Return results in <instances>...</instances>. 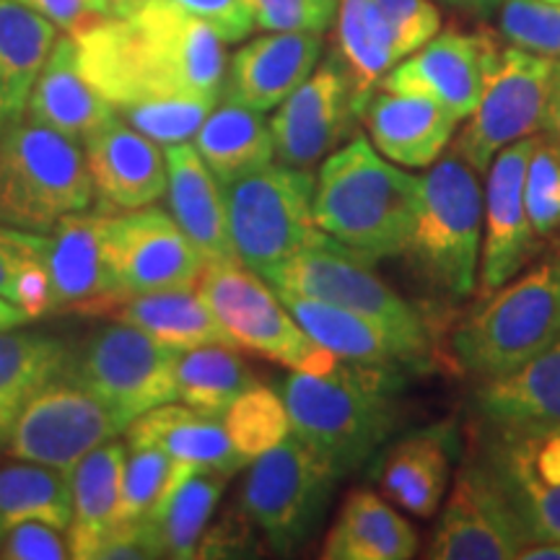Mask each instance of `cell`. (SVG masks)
<instances>
[{"label": "cell", "mask_w": 560, "mask_h": 560, "mask_svg": "<svg viewBox=\"0 0 560 560\" xmlns=\"http://www.w3.org/2000/svg\"><path fill=\"white\" fill-rule=\"evenodd\" d=\"M195 149L221 185L262 170L276 156V143L262 112L234 102H223L210 112L195 132Z\"/></svg>", "instance_id": "37"}, {"label": "cell", "mask_w": 560, "mask_h": 560, "mask_svg": "<svg viewBox=\"0 0 560 560\" xmlns=\"http://www.w3.org/2000/svg\"><path fill=\"white\" fill-rule=\"evenodd\" d=\"M125 454L128 444L117 439L104 441L70 470L73 520L66 529L70 558L94 560L104 537L120 522Z\"/></svg>", "instance_id": "29"}, {"label": "cell", "mask_w": 560, "mask_h": 560, "mask_svg": "<svg viewBox=\"0 0 560 560\" xmlns=\"http://www.w3.org/2000/svg\"><path fill=\"white\" fill-rule=\"evenodd\" d=\"M26 322H32L30 314H26L21 306L11 304L9 299L0 296V332L5 330H16V327L26 325Z\"/></svg>", "instance_id": "54"}, {"label": "cell", "mask_w": 560, "mask_h": 560, "mask_svg": "<svg viewBox=\"0 0 560 560\" xmlns=\"http://www.w3.org/2000/svg\"><path fill=\"white\" fill-rule=\"evenodd\" d=\"M128 420L66 374L42 387L13 423L3 452L11 459L73 470L75 462L128 431Z\"/></svg>", "instance_id": "12"}, {"label": "cell", "mask_w": 560, "mask_h": 560, "mask_svg": "<svg viewBox=\"0 0 560 560\" xmlns=\"http://www.w3.org/2000/svg\"><path fill=\"white\" fill-rule=\"evenodd\" d=\"M359 112L353 107V86L338 55H330L289 100L278 104L270 120L276 156L289 166L312 170L330 156L353 128Z\"/></svg>", "instance_id": "18"}, {"label": "cell", "mask_w": 560, "mask_h": 560, "mask_svg": "<svg viewBox=\"0 0 560 560\" xmlns=\"http://www.w3.org/2000/svg\"><path fill=\"white\" fill-rule=\"evenodd\" d=\"M501 50L488 32H441L384 75L380 89L420 94L444 104L457 120L470 117L482 100Z\"/></svg>", "instance_id": "17"}, {"label": "cell", "mask_w": 560, "mask_h": 560, "mask_svg": "<svg viewBox=\"0 0 560 560\" xmlns=\"http://www.w3.org/2000/svg\"><path fill=\"white\" fill-rule=\"evenodd\" d=\"M325 39L314 32H268L234 52L223 81V100L270 112L312 75Z\"/></svg>", "instance_id": "22"}, {"label": "cell", "mask_w": 560, "mask_h": 560, "mask_svg": "<svg viewBox=\"0 0 560 560\" xmlns=\"http://www.w3.org/2000/svg\"><path fill=\"white\" fill-rule=\"evenodd\" d=\"M522 560H560V542H532L520 552Z\"/></svg>", "instance_id": "56"}, {"label": "cell", "mask_w": 560, "mask_h": 560, "mask_svg": "<svg viewBox=\"0 0 560 560\" xmlns=\"http://www.w3.org/2000/svg\"><path fill=\"white\" fill-rule=\"evenodd\" d=\"M109 206L79 210L45 231L42 262L50 278V314L75 312L100 317L104 306L120 299L104 260V221Z\"/></svg>", "instance_id": "20"}, {"label": "cell", "mask_w": 560, "mask_h": 560, "mask_svg": "<svg viewBox=\"0 0 560 560\" xmlns=\"http://www.w3.org/2000/svg\"><path fill=\"white\" fill-rule=\"evenodd\" d=\"M255 548V524L242 509L231 511L215 527L206 529L198 545V558H240Z\"/></svg>", "instance_id": "50"}, {"label": "cell", "mask_w": 560, "mask_h": 560, "mask_svg": "<svg viewBox=\"0 0 560 560\" xmlns=\"http://www.w3.org/2000/svg\"><path fill=\"white\" fill-rule=\"evenodd\" d=\"M314 185L317 177L310 170L283 161L223 182L236 260L265 278L296 252L317 244L325 231L314 221Z\"/></svg>", "instance_id": "6"}, {"label": "cell", "mask_w": 560, "mask_h": 560, "mask_svg": "<svg viewBox=\"0 0 560 560\" xmlns=\"http://www.w3.org/2000/svg\"><path fill=\"white\" fill-rule=\"evenodd\" d=\"M16 3L37 11L39 16L50 19L58 30L68 34L86 30L91 21L100 19L91 11L89 0H16Z\"/></svg>", "instance_id": "52"}, {"label": "cell", "mask_w": 560, "mask_h": 560, "mask_svg": "<svg viewBox=\"0 0 560 560\" xmlns=\"http://www.w3.org/2000/svg\"><path fill=\"white\" fill-rule=\"evenodd\" d=\"M535 138H522L516 143L495 153L488 166V185L482 195V236L480 255V293L499 291L511 278L524 270L532 257L537 255L535 229L527 215L524 202V179Z\"/></svg>", "instance_id": "19"}, {"label": "cell", "mask_w": 560, "mask_h": 560, "mask_svg": "<svg viewBox=\"0 0 560 560\" xmlns=\"http://www.w3.org/2000/svg\"><path fill=\"white\" fill-rule=\"evenodd\" d=\"M338 55L353 86V107L361 112L380 89L384 75L397 66L395 37L376 0H340Z\"/></svg>", "instance_id": "36"}, {"label": "cell", "mask_w": 560, "mask_h": 560, "mask_svg": "<svg viewBox=\"0 0 560 560\" xmlns=\"http://www.w3.org/2000/svg\"><path fill=\"white\" fill-rule=\"evenodd\" d=\"M560 340V257L509 280L454 332L462 369L478 380H493L520 369Z\"/></svg>", "instance_id": "4"}, {"label": "cell", "mask_w": 560, "mask_h": 560, "mask_svg": "<svg viewBox=\"0 0 560 560\" xmlns=\"http://www.w3.org/2000/svg\"><path fill=\"white\" fill-rule=\"evenodd\" d=\"M558 257H560V244H558Z\"/></svg>", "instance_id": "58"}, {"label": "cell", "mask_w": 560, "mask_h": 560, "mask_svg": "<svg viewBox=\"0 0 560 560\" xmlns=\"http://www.w3.org/2000/svg\"><path fill=\"white\" fill-rule=\"evenodd\" d=\"M265 280L278 293H293V296L342 306L348 312L382 322L402 338L429 348V335L418 312L376 276L369 257L359 255L332 236L325 234L317 244L296 252L276 270H270Z\"/></svg>", "instance_id": "10"}, {"label": "cell", "mask_w": 560, "mask_h": 560, "mask_svg": "<svg viewBox=\"0 0 560 560\" xmlns=\"http://www.w3.org/2000/svg\"><path fill=\"white\" fill-rule=\"evenodd\" d=\"M552 3H560V0H552Z\"/></svg>", "instance_id": "59"}, {"label": "cell", "mask_w": 560, "mask_h": 560, "mask_svg": "<svg viewBox=\"0 0 560 560\" xmlns=\"http://www.w3.org/2000/svg\"><path fill=\"white\" fill-rule=\"evenodd\" d=\"M128 439L151 441L174 462L200 470L236 475L249 462L231 444L221 418L206 416L187 405H159L128 425Z\"/></svg>", "instance_id": "30"}, {"label": "cell", "mask_w": 560, "mask_h": 560, "mask_svg": "<svg viewBox=\"0 0 560 560\" xmlns=\"http://www.w3.org/2000/svg\"><path fill=\"white\" fill-rule=\"evenodd\" d=\"M174 459L151 441L128 439L122 472L120 522L149 520L156 506L164 501L166 490L174 480ZM117 522V524H120Z\"/></svg>", "instance_id": "41"}, {"label": "cell", "mask_w": 560, "mask_h": 560, "mask_svg": "<svg viewBox=\"0 0 560 560\" xmlns=\"http://www.w3.org/2000/svg\"><path fill=\"white\" fill-rule=\"evenodd\" d=\"M45 522H19L0 535V560H66L68 537Z\"/></svg>", "instance_id": "47"}, {"label": "cell", "mask_w": 560, "mask_h": 560, "mask_svg": "<svg viewBox=\"0 0 560 560\" xmlns=\"http://www.w3.org/2000/svg\"><path fill=\"white\" fill-rule=\"evenodd\" d=\"M104 260L117 296L198 283L202 255L164 208H109Z\"/></svg>", "instance_id": "15"}, {"label": "cell", "mask_w": 560, "mask_h": 560, "mask_svg": "<svg viewBox=\"0 0 560 560\" xmlns=\"http://www.w3.org/2000/svg\"><path fill=\"white\" fill-rule=\"evenodd\" d=\"M138 3L140 0H89L91 11H94L100 19L125 16V13H130Z\"/></svg>", "instance_id": "55"}, {"label": "cell", "mask_w": 560, "mask_h": 560, "mask_svg": "<svg viewBox=\"0 0 560 560\" xmlns=\"http://www.w3.org/2000/svg\"><path fill=\"white\" fill-rule=\"evenodd\" d=\"M255 384V374L240 355V348L226 342L185 348L174 355L177 400L206 416L223 418L229 405Z\"/></svg>", "instance_id": "38"}, {"label": "cell", "mask_w": 560, "mask_h": 560, "mask_svg": "<svg viewBox=\"0 0 560 560\" xmlns=\"http://www.w3.org/2000/svg\"><path fill=\"white\" fill-rule=\"evenodd\" d=\"M478 462L532 542H560V423L486 425Z\"/></svg>", "instance_id": "13"}, {"label": "cell", "mask_w": 560, "mask_h": 560, "mask_svg": "<svg viewBox=\"0 0 560 560\" xmlns=\"http://www.w3.org/2000/svg\"><path fill=\"white\" fill-rule=\"evenodd\" d=\"M475 410L486 425L560 423V340L524 366L482 380Z\"/></svg>", "instance_id": "32"}, {"label": "cell", "mask_w": 560, "mask_h": 560, "mask_svg": "<svg viewBox=\"0 0 560 560\" xmlns=\"http://www.w3.org/2000/svg\"><path fill=\"white\" fill-rule=\"evenodd\" d=\"M542 128H545V138H548L560 153V62L552 66V83H550L548 107H545Z\"/></svg>", "instance_id": "53"}, {"label": "cell", "mask_w": 560, "mask_h": 560, "mask_svg": "<svg viewBox=\"0 0 560 560\" xmlns=\"http://www.w3.org/2000/svg\"><path fill=\"white\" fill-rule=\"evenodd\" d=\"M278 296L289 306L301 330L322 348L332 350L338 359L400 369L420 366L429 353V348L402 338L400 332L389 330L387 325L363 317V314L317 299L293 296V293H278Z\"/></svg>", "instance_id": "24"}, {"label": "cell", "mask_w": 560, "mask_h": 560, "mask_svg": "<svg viewBox=\"0 0 560 560\" xmlns=\"http://www.w3.org/2000/svg\"><path fill=\"white\" fill-rule=\"evenodd\" d=\"M556 60L511 45L501 52L482 100L459 132L454 153L488 172L495 153L542 128Z\"/></svg>", "instance_id": "14"}, {"label": "cell", "mask_w": 560, "mask_h": 560, "mask_svg": "<svg viewBox=\"0 0 560 560\" xmlns=\"http://www.w3.org/2000/svg\"><path fill=\"white\" fill-rule=\"evenodd\" d=\"M58 26L16 0H0V136L26 115Z\"/></svg>", "instance_id": "31"}, {"label": "cell", "mask_w": 560, "mask_h": 560, "mask_svg": "<svg viewBox=\"0 0 560 560\" xmlns=\"http://www.w3.org/2000/svg\"><path fill=\"white\" fill-rule=\"evenodd\" d=\"M416 550L418 535L400 511L371 490H353L342 501L319 556L327 560H408Z\"/></svg>", "instance_id": "33"}, {"label": "cell", "mask_w": 560, "mask_h": 560, "mask_svg": "<svg viewBox=\"0 0 560 560\" xmlns=\"http://www.w3.org/2000/svg\"><path fill=\"white\" fill-rule=\"evenodd\" d=\"M73 520L70 472L39 462L13 459L0 467V535L19 522L68 529Z\"/></svg>", "instance_id": "39"}, {"label": "cell", "mask_w": 560, "mask_h": 560, "mask_svg": "<svg viewBox=\"0 0 560 560\" xmlns=\"http://www.w3.org/2000/svg\"><path fill=\"white\" fill-rule=\"evenodd\" d=\"M73 39L83 75L115 112L172 96L221 100L226 42L172 0H140L125 16L91 21Z\"/></svg>", "instance_id": "1"}, {"label": "cell", "mask_w": 560, "mask_h": 560, "mask_svg": "<svg viewBox=\"0 0 560 560\" xmlns=\"http://www.w3.org/2000/svg\"><path fill=\"white\" fill-rule=\"evenodd\" d=\"M45 231H26L0 223V296L16 304V285L26 265L42 262Z\"/></svg>", "instance_id": "48"}, {"label": "cell", "mask_w": 560, "mask_h": 560, "mask_svg": "<svg viewBox=\"0 0 560 560\" xmlns=\"http://www.w3.org/2000/svg\"><path fill=\"white\" fill-rule=\"evenodd\" d=\"M215 104L219 100H208V96H172V100L132 104V107L117 109V115L145 138L156 140L159 145H172L195 138Z\"/></svg>", "instance_id": "42"}, {"label": "cell", "mask_w": 560, "mask_h": 560, "mask_svg": "<svg viewBox=\"0 0 560 560\" xmlns=\"http://www.w3.org/2000/svg\"><path fill=\"white\" fill-rule=\"evenodd\" d=\"M172 3L192 13L195 19L206 21L226 45L247 39L255 30L249 0H172Z\"/></svg>", "instance_id": "49"}, {"label": "cell", "mask_w": 560, "mask_h": 560, "mask_svg": "<svg viewBox=\"0 0 560 560\" xmlns=\"http://www.w3.org/2000/svg\"><path fill=\"white\" fill-rule=\"evenodd\" d=\"M452 454L454 436L444 425L395 441L376 465L382 493L400 509L429 520L450 488Z\"/></svg>", "instance_id": "27"}, {"label": "cell", "mask_w": 560, "mask_h": 560, "mask_svg": "<svg viewBox=\"0 0 560 560\" xmlns=\"http://www.w3.org/2000/svg\"><path fill=\"white\" fill-rule=\"evenodd\" d=\"M70 348L42 332H0V450L26 402L66 374Z\"/></svg>", "instance_id": "35"}, {"label": "cell", "mask_w": 560, "mask_h": 560, "mask_svg": "<svg viewBox=\"0 0 560 560\" xmlns=\"http://www.w3.org/2000/svg\"><path fill=\"white\" fill-rule=\"evenodd\" d=\"M400 369L340 359L330 374L293 371L280 382L291 431L340 478L366 467L397 429Z\"/></svg>", "instance_id": "2"}, {"label": "cell", "mask_w": 560, "mask_h": 560, "mask_svg": "<svg viewBox=\"0 0 560 560\" xmlns=\"http://www.w3.org/2000/svg\"><path fill=\"white\" fill-rule=\"evenodd\" d=\"M446 3L462 5V9H470V11H480V13H490L495 5H501L503 0H446Z\"/></svg>", "instance_id": "57"}, {"label": "cell", "mask_w": 560, "mask_h": 560, "mask_svg": "<svg viewBox=\"0 0 560 560\" xmlns=\"http://www.w3.org/2000/svg\"><path fill=\"white\" fill-rule=\"evenodd\" d=\"M501 34L520 50L560 58V3L552 0H503Z\"/></svg>", "instance_id": "43"}, {"label": "cell", "mask_w": 560, "mask_h": 560, "mask_svg": "<svg viewBox=\"0 0 560 560\" xmlns=\"http://www.w3.org/2000/svg\"><path fill=\"white\" fill-rule=\"evenodd\" d=\"M223 425L244 459L252 462L291 433V418L283 397L270 387H249L223 412Z\"/></svg>", "instance_id": "40"}, {"label": "cell", "mask_w": 560, "mask_h": 560, "mask_svg": "<svg viewBox=\"0 0 560 560\" xmlns=\"http://www.w3.org/2000/svg\"><path fill=\"white\" fill-rule=\"evenodd\" d=\"M100 317L125 322V325L151 335L161 346H170L174 350L208 346V342L234 346L208 306L198 283L120 296L109 306H104Z\"/></svg>", "instance_id": "28"}, {"label": "cell", "mask_w": 560, "mask_h": 560, "mask_svg": "<svg viewBox=\"0 0 560 560\" xmlns=\"http://www.w3.org/2000/svg\"><path fill=\"white\" fill-rule=\"evenodd\" d=\"M166 156V200L172 219L179 223L206 262L236 260L229 236L221 182L190 143H172Z\"/></svg>", "instance_id": "25"}, {"label": "cell", "mask_w": 560, "mask_h": 560, "mask_svg": "<svg viewBox=\"0 0 560 560\" xmlns=\"http://www.w3.org/2000/svg\"><path fill=\"white\" fill-rule=\"evenodd\" d=\"M524 202L537 236H550L560 229V153L548 138H535L532 145Z\"/></svg>", "instance_id": "44"}, {"label": "cell", "mask_w": 560, "mask_h": 560, "mask_svg": "<svg viewBox=\"0 0 560 560\" xmlns=\"http://www.w3.org/2000/svg\"><path fill=\"white\" fill-rule=\"evenodd\" d=\"M420 177L397 170L359 136L322 161L314 221L327 236L369 260L408 252Z\"/></svg>", "instance_id": "3"}, {"label": "cell", "mask_w": 560, "mask_h": 560, "mask_svg": "<svg viewBox=\"0 0 560 560\" xmlns=\"http://www.w3.org/2000/svg\"><path fill=\"white\" fill-rule=\"evenodd\" d=\"M374 149L392 164L431 166L454 136L457 117L444 104L420 94L376 89L361 112Z\"/></svg>", "instance_id": "23"}, {"label": "cell", "mask_w": 560, "mask_h": 560, "mask_svg": "<svg viewBox=\"0 0 560 560\" xmlns=\"http://www.w3.org/2000/svg\"><path fill=\"white\" fill-rule=\"evenodd\" d=\"M177 465L164 501L149 516L161 558H198V545L206 535L210 516L219 506L229 475L200 467Z\"/></svg>", "instance_id": "34"}, {"label": "cell", "mask_w": 560, "mask_h": 560, "mask_svg": "<svg viewBox=\"0 0 560 560\" xmlns=\"http://www.w3.org/2000/svg\"><path fill=\"white\" fill-rule=\"evenodd\" d=\"M26 117L73 140H86L117 112L83 75L73 34L58 37L34 83Z\"/></svg>", "instance_id": "26"}, {"label": "cell", "mask_w": 560, "mask_h": 560, "mask_svg": "<svg viewBox=\"0 0 560 560\" xmlns=\"http://www.w3.org/2000/svg\"><path fill=\"white\" fill-rule=\"evenodd\" d=\"M91 202L94 182L79 140L26 115L0 136V223L47 231Z\"/></svg>", "instance_id": "5"}, {"label": "cell", "mask_w": 560, "mask_h": 560, "mask_svg": "<svg viewBox=\"0 0 560 560\" xmlns=\"http://www.w3.org/2000/svg\"><path fill=\"white\" fill-rule=\"evenodd\" d=\"M338 482L325 459L296 433H289L252 459L240 509L276 552H293L317 532Z\"/></svg>", "instance_id": "9"}, {"label": "cell", "mask_w": 560, "mask_h": 560, "mask_svg": "<svg viewBox=\"0 0 560 560\" xmlns=\"http://www.w3.org/2000/svg\"><path fill=\"white\" fill-rule=\"evenodd\" d=\"M83 156L104 206L136 210L153 206L166 192V156L156 140L112 117L83 140Z\"/></svg>", "instance_id": "21"}, {"label": "cell", "mask_w": 560, "mask_h": 560, "mask_svg": "<svg viewBox=\"0 0 560 560\" xmlns=\"http://www.w3.org/2000/svg\"><path fill=\"white\" fill-rule=\"evenodd\" d=\"M387 19L397 55H412L441 30V13L431 0H376Z\"/></svg>", "instance_id": "46"}, {"label": "cell", "mask_w": 560, "mask_h": 560, "mask_svg": "<svg viewBox=\"0 0 560 560\" xmlns=\"http://www.w3.org/2000/svg\"><path fill=\"white\" fill-rule=\"evenodd\" d=\"M174 355V348L117 322L91 335L79 353L70 350L66 376L132 423L159 405L177 402Z\"/></svg>", "instance_id": "11"}, {"label": "cell", "mask_w": 560, "mask_h": 560, "mask_svg": "<svg viewBox=\"0 0 560 560\" xmlns=\"http://www.w3.org/2000/svg\"><path fill=\"white\" fill-rule=\"evenodd\" d=\"M198 289L236 348L301 374L322 376L338 366V355L301 330L278 291L244 262H206Z\"/></svg>", "instance_id": "8"}, {"label": "cell", "mask_w": 560, "mask_h": 560, "mask_svg": "<svg viewBox=\"0 0 560 560\" xmlns=\"http://www.w3.org/2000/svg\"><path fill=\"white\" fill-rule=\"evenodd\" d=\"M255 30L325 34L338 19L340 0H249Z\"/></svg>", "instance_id": "45"}, {"label": "cell", "mask_w": 560, "mask_h": 560, "mask_svg": "<svg viewBox=\"0 0 560 560\" xmlns=\"http://www.w3.org/2000/svg\"><path fill=\"white\" fill-rule=\"evenodd\" d=\"M102 560H140V558H161L156 537H153L149 520L120 522L104 537L96 550ZM94 558V560H96Z\"/></svg>", "instance_id": "51"}, {"label": "cell", "mask_w": 560, "mask_h": 560, "mask_svg": "<svg viewBox=\"0 0 560 560\" xmlns=\"http://www.w3.org/2000/svg\"><path fill=\"white\" fill-rule=\"evenodd\" d=\"M482 240V192L478 172L457 153L436 159L420 177L418 210L408 252L418 270L452 296L478 285Z\"/></svg>", "instance_id": "7"}, {"label": "cell", "mask_w": 560, "mask_h": 560, "mask_svg": "<svg viewBox=\"0 0 560 560\" xmlns=\"http://www.w3.org/2000/svg\"><path fill=\"white\" fill-rule=\"evenodd\" d=\"M532 545L506 495L478 459L454 482L441 511L425 558L436 560H509Z\"/></svg>", "instance_id": "16"}]
</instances>
